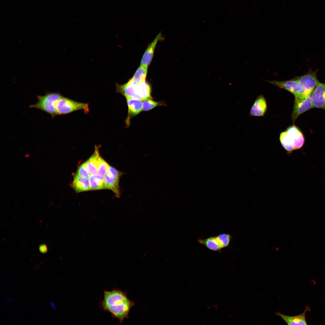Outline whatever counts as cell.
<instances>
[{
    "instance_id": "cell-2",
    "label": "cell",
    "mask_w": 325,
    "mask_h": 325,
    "mask_svg": "<svg viewBox=\"0 0 325 325\" xmlns=\"http://www.w3.org/2000/svg\"><path fill=\"white\" fill-rule=\"evenodd\" d=\"M116 91L126 98H133L142 101L153 99L151 95V88L146 80L140 82L132 81L130 79L123 84L116 83Z\"/></svg>"
},
{
    "instance_id": "cell-9",
    "label": "cell",
    "mask_w": 325,
    "mask_h": 325,
    "mask_svg": "<svg viewBox=\"0 0 325 325\" xmlns=\"http://www.w3.org/2000/svg\"><path fill=\"white\" fill-rule=\"evenodd\" d=\"M267 81L280 88L286 90L292 93L295 97L298 95L299 79L298 76L286 81H278L274 80Z\"/></svg>"
},
{
    "instance_id": "cell-14",
    "label": "cell",
    "mask_w": 325,
    "mask_h": 325,
    "mask_svg": "<svg viewBox=\"0 0 325 325\" xmlns=\"http://www.w3.org/2000/svg\"><path fill=\"white\" fill-rule=\"evenodd\" d=\"M72 186L77 193L91 190L88 178L80 176L76 173L74 175Z\"/></svg>"
},
{
    "instance_id": "cell-1",
    "label": "cell",
    "mask_w": 325,
    "mask_h": 325,
    "mask_svg": "<svg viewBox=\"0 0 325 325\" xmlns=\"http://www.w3.org/2000/svg\"><path fill=\"white\" fill-rule=\"evenodd\" d=\"M127 292L115 288L112 290L104 291V298L99 303V307L104 311L111 314L113 318L118 319L120 323L125 318H128L131 308L135 302L128 298Z\"/></svg>"
},
{
    "instance_id": "cell-18",
    "label": "cell",
    "mask_w": 325,
    "mask_h": 325,
    "mask_svg": "<svg viewBox=\"0 0 325 325\" xmlns=\"http://www.w3.org/2000/svg\"><path fill=\"white\" fill-rule=\"evenodd\" d=\"M91 190H95L106 189L104 177L95 173L90 175L88 178Z\"/></svg>"
},
{
    "instance_id": "cell-25",
    "label": "cell",
    "mask_w": 325,
    "mask_h": 325,
    "mask_svg": "<svg viewBox=\"0 0 325 325\" xmlns=\"http://www.w3.org/2000/svg\"><path fill=\"white\" fill-rule=\"evenodd\" d=\"M39 250L41 253H45L48 251L47 247L45 245L42 244L39 246Z\"/></svg>"
},
{
    "instance_id": "cell-24",
    "label": "cell",
    "mask_w": 325,
    "mask_h": 325,
    "mask_svg": "<svg viewBox=\"0 0 325 325\" xmlns=\"http://www.w3.org/2000/svg\"><path fill=\"white\" fill-rule=\"evenodd\" d=\"M107 173L110 175L115 178H120L123 173L122 172L118 171L115 168L109 165Z\"/></svg>"
},
{
    "instance_id": "cell-8",
    "label": "cell",
    "mask_w": 325,
    "mask_h": 325,
    "mask_svg": "<svg viewBox=\"0 0 325 325\" xmlns=\"http://www.w3.org/2000/svg\"><path fill=\"white\" fill-rule=\"evenodd\" d=\"M164 39L163 36L161 32H160L147 46L142 57L140 65L148 67L152 59L157 43L159 41H163Z\"/></svg>"
},
{
    "instance_id": "cell-17",
    "label": "cell",
    "mask_w": 325,
    "mask_h": 325,
    "mask_svg": "<svg viewBox=\"0 0 325 325\" xmlns=\"http://www.w3.org/2000/svg\"><path fill=\"white\" fill-rule=\"evenodd\" d=\"M198 242L209 249L221 253L222 248L216 237H209L205 239L199 238Z\"/></svg>"
},
{
    "instance_id": "cell-7",
    "label": "cell",
    "mask_w": 325,
    "mask_h": 325,
    "mask_svg": "<svg viewBox=\"0 0 325 325\" xmlns=\"http://www.w3.org/2000/svg\"><path fill=\"white\" fill-rule=\"evenodd\" d=\"M311 102L313 107L325 110V84L318 82L313 92Z\"/></svg>"
},
{
    "instance_id": "cell-16",
    "label": "cell",
    "mask_w": 325,
    "mask_h": 325,
    "mask_svg": "<svg viewBox=\"0 0 325 325\" xmlns=\"http://www.w3.org/2000/svg\"><path fill=\"white\" fill-rule=\"evenodd\" d=\"M119 178L113 177L107 173L104 176V181L106 188L112 190L116 196L119 198L121 192L119 185Z\"/></svg>"
},
{
    "instance_id": "cell-11",
    "label": "cell",
    "mask_w": 325,
    "mask_h": 325,
    "mask_svg": "<svg viewBox=\"0 0 325 325\" xmlns=\"http://www.w3.org/2000/svg\"><path fill=\"white\" fill-rule=\"evenodd\" d=\"M310 307L306 306L304 311L299 315L295 316H289L277 312L275 314L281 317L288 325H307L305 314L306 312L310 310Z\"/></svg>"
},
{
    "instance_id": "cell-23",
    "label": "cell",
    "mask_w": 325,
    "mask_h": 325,
    "mask_svg": "<svg viewBox=\"0 0 325 325\" xmlns=\"http://www.w3.org/2000/svg\"><path fill=\"white\" fill-rule=\"evenodd\" d=\"M79 175L88 178L90 174L88 172L87 167V161L82 163L78 168L77 173Z\"/></svg>"
},
{
    "instance_id": "cell-13",
    "label": "cell",
    "mask_w": 325,
    "mask_h": 325,
    "mask_svg": "<svg viewBox=\"0 0 325 325\" xmlns=\"http://www.w3.org/2000/svg\"><path fill=\"white\" fill-rule=\"evenodd\" d=\"M267 109L266 100L262 95L258 96L250 110V114L253 116H263Z\"/></svg>"
},
{
    "instance_id": "cell-19",
    "label": "cell",
    "mask_w": 325,
    "mask_h": 325,
    "mask_svg": "<svg viewBox=\"0 0 325 325\" xmlns=\"http://www.w3.org/2000/svg\"><path fill=\"white\" fill-rule=\"evenodd\" d=\"M280 140L282 146L286 151L291 152L294 150L289 135L286 130L280 134Z\"/></svg>"
},
{
    "instance_id": "cell-21",
    "label": "cell",
    "mask_w": 325,
    "mask_h": 325,
    "mask_svg": "<svg viewBox=\"0 0 325 325\" xmlns=\"http://www.w3.org/2000/svg\"><path fill=\"white\" fill-rule=\"evenodd\" d=\"M152 99H148L144 100L142 102V109L143 111H148L158 106L163 105V103L153 101Z\"/></svg>"
},
{
    "instance_id": "cell-10",
    "label": "cell",
    "mask_w": 325,
    "mask_h": 325,
    "mask_svg": "<svg viewBox=\"0 0 325 325\" xmlns=\"http://www.w3.org/2000/svg\"><path fill=\"white\" fill-rule=\"evenodd\" d=\"M128 107L127 117L125 120L127 127L130 125V120L143 110L142 101L132 98H126Z\"/></svg>"
},
{
    "instance_id": "cell-22",
    "label": "cell",
    "mask_w": 325,
    "mask_h": 325,
    "mask_svg": "<svg viewBox=\"0 0 325 325\" xmlns=\"http://www.w3.org/2000/svg\"><path fill=\"white\" fill-rule=\"evenodd\" d=\"M109 166L108 163L102 158L98 166L97 173L104 177L107 173Z\"/></svg>"
},
{
    "instance_id": "cell-3",
    "label": "cell",
    "mask_w": 325,
    "mask_h": 325,
    "mask_svg": "<svg viewBox=\"0 0 325 325\" xmlns=\"http://www.w3.org/2000/svg\"><path fill=\"white\" fill-rule=\"evenodd\" d=\"M37 102L30 105V108L39 109L49 114L54 118L57 115L56 104L63 96L59 92L47 91L43 96L37 95Z\"/></svg>"
},
{
    "instance_id": "cell-15",
    "label": "cell",
    "mask_w": 325,
    "mask_h": 325,
    "mask_svg": "<svg viewBox=\"0 0 325 325\" xmlns=\"http://www.w3.org/2000/svg\"><path fill=\"white\" fill-rule=\"evenodd\" d=\"M102 159L99 153V147L95 146L93 153L87 160V170L90 175L97 173L98 166Z\"/></svg>"
},
{
    "instance_id": "cell-12",
    "label": "cell",
    "mask_w": 325,
    "mask_h": 325,
    "mask_svg": "<svg viewBox=\"0 0 325 325\" xmlns=\"http://www.w3.org/2000/svg\"><path fill=\"white\" fill-rule=\"evenodd\" d=\"M286 131L289 134L294 150L301 148L303 145L304 138L302 133L295 125L288 127Z\"/></svg>"
},
{
    "instance_id": "cell-6",
    "label": "cell",
    "mask_w": 325,
    "mask_h": 325,
    "mask_svg": "<svg viewBox=\"0 0 325 325\" xmlns=\"http://www.w3.org/2000/svg\"><path fill=\"white\" fill-rule=\"evenodd\" d=\"M313 91L307 96L298 95L295 97L291 118L294 123L298 116L313 108L311 98Z\"/></svg>"
},
{
    "instance_id": "cell-20",
    "label": "cell",
    "mask_w": 325,
    "mask_h": 325,
    "mask_svg": "<svg viewBox=\"0 0 325 325\" xmlns=\"http://www.w3.org/2000/svg\"><path fill=\"white\" fill-rule=\"evenodd\" d=\"M216 237L222 249L229 246L232 237L230 234L224 233L220 234Z\"/></svg>"
},
{
    "instance_id": "cell-4",
    "label": "cell",
    "mask_w": 325,
    "mask_h": 325,
    "mask_svg": "<svg viewBox=\"0 0 325 325\" xmlns=\"http://www.w3.org/2000/svg\"><path fill=\"white\" fill-rule=\"evenodd\" d=\"M56 108L57 115L66 114L80 110H84L86 113L89 111L88 103L79 102L63 96L57 102Z\"/></svg>"
},
{
    "instance_id": "cell-5",
    "label": "cell",
    "mask_w": 325,
    "mask_h": 325,
    "mask_svg": "<svg viewBox=\"0 0 325 325\" xmlns=\"http://www.w3.org/2000/svg\"><path fill=\"white\" fill-rule=\"evenodd\" d=\"M298 77V95H308L313 91L318 82L316 72L311 70L306 74Z\"/></svg>"
}]
</instances>
